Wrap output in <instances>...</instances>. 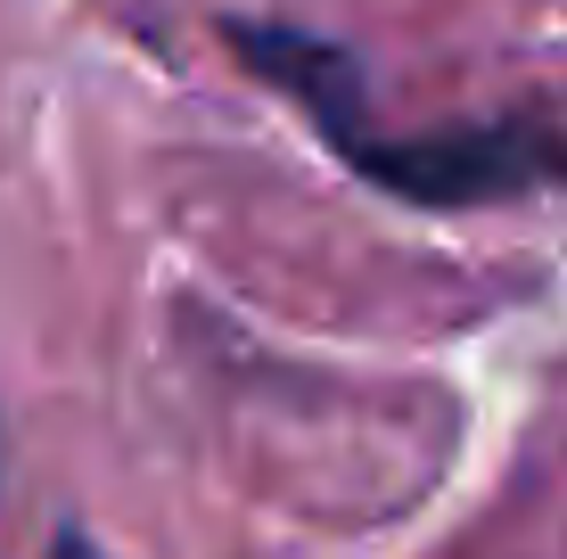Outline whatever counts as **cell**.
Listing matches in <instances>:
<instances>
[{
  "label": "cell",
  "mask_w": 567,
  "mask_h": 559,
  "mask_svg": "<svg viewBox=\"0 0 567 559\" xmlns=\"http://www.w3.org/2000/svg\"><path fill=\"white\" fill-rule=\"evenodd\" d=\"M50 559H100V544H91V535H58Z\"/></svg>",
  "instance_id": "7a4b0ae2"
},
{
  "label": "cell",
  "mask_w": 567,
  "mask_h": 559,
  "mask_svg": "<svg viewBox=\"0 0 567 559\" xmlns=\"http://www.w3.org/2000/svg\"><path fill=\"white\" fill-rule=\"evenodd\" d=\"M346 165L362 182L395 189L412 206H494L526 198V189H559L567 182V132L543 115H485V124H444V132H338Z\"/></svg>",
  "instance_id": "6da1fadb"
}]
</instances>
